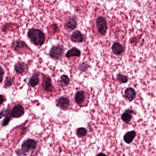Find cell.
Listing matches in <instances>:
<instances>
[{"label":"cell","mask_w":156,"mask_h":156,"mask_svg":"<svg viewBox=\"0 0 156 156\" xmlns=\"http://www.w3.org/2000/svg\"><path fill=\"white\" fill-rule=\"evenodd\" d=\"M28 36L32 43L37 46H41L45 43L44 33L38 29H31L28 32Z\"/></svg>","instance_id":"6da1fadb"},{"label":"cell","mask_w":156,"mask_h":156,"mask_svg":"<svg viewBox=\"0 0 156 156\" xmlns=\"http://www.w3.org/2000/svg\"><path fill=\"white\" fill-rule=\"evenodd\" d=\"M36 147V142L32 139H28L25 141L22 146L21 152L22 154H25L29 151L34 150Z\"/></svg>","instance_id":"7a4b0ae2"},{"label":"cell","mask_w":156,"mask_h":156,"mask_svg":"<svg viewBox=\"0 0 156 156\" xmlns=\"http://www.w3.org/2000/svg\"><path fill=\"white\" fill-rule=\"evenodd\" d=\"M96 24L99 32L101 35L103 36L107 30V24L106 20L103 17H99L96 21Z\"/></svg>","instance_id":"3957f363"},{"label":"cell","mask_w":156,"mask_h":156,"mask_svg":"<svg viewBox=\"0 0 156 156\" xmlns=\"http://www.w3.org/2000/svg\"><path fill=\"white\" fill-rule=\"evenodd\" d=\"M64 48L62 46L58 45L53 46L49 51V56L52 58L59 59L62 56L63 53Z\"/></svg>","instance_id":"277c9868"},{"label":"cell","mask_w":156,"mask_h":156,"mask_svg":"<svg viewBox=\"0 0 156 156\" xmlns=\"http://www.w3.org/2000/svg\"><path fill=\"white\" fill-rule=\"evenodd\" d=\"M24 109L20 104L15 105L12 110L11 115L14 118H19L23 115Z\"/></svg>","instance_id":"5b68a950"},{"label":"cell","mask_w":156,"mask_h":156,"mask_svg":"<svg viewBox=\"0 0 156 156\" xmlns=\"http://www.w3.org/2000/svg\"><path fill=\"white\" fill-rule=\"evenodd\" d=\"M57 104L59 107L63 110L68 109L70 105V101L67 98L62 97L59 98L57 101Z\"/></svg>","instance_id":"8992f818"},{"label":"cell","mask_w":156,"mask_h":156,"mask_svg":"<svg viewBox=\"0 0 156 156\" xmlns=\"http://www.w3.org/2000/svg\"><path fill=\"white\" fill-rule=\"evenodd\" d=\"M124 95L126 96V98L127 99L130 101L133 100L136 96V93L134 89L131 87L127 88L125 92H124Z\"/></svg>","instance_id":"52a82bcc"},{"label":"cell","mask_w":156,"mask_h":156,"mask_svg":"<svg viewBox=\"0 0 156 156\" xmlns=\"http://www.w3.org/2000/svg\"><path fill=\"white\" fill-rule=\"evenodd\" d=\"M134 111L131 110H127L124 112L121 115L122 120L124 122L127 123H128L131 118H132V114L134 113Z\"/></svg>","instance_id":"ba28073f"},{"label":"cell","mask_w":156,"mask_h":156,"mask_svg":"<svg viewBox=\"0 0 156 156\" xmlns=\"http://www.w3.org/2000/svg\"><path fill=\"white\" fill-rule=\"evenodd\" d=\"M71 39L72 41H74V42L80 43V42H83V37L80 31H76L72 34L71 37Z\"/></svg>","instance_id":"9c48e42d"},{"label":"cell","mask_w":156,"mask_h":156,"mask_svg":"<svg viewBox=\"0 0 156 156\" xmlns=\"http://www.w3.org/2000/svg\"><path fill=\"white\" fill-rule=\"evenodd\" d=\"M136 136V133L135 131H129V132H127L124 135V140L126 143L129 144L131 142H132V141L135 138Z\"/></svg>","instance_id":"30bf717a"},{"label":"cell","mask_w":156,"mask_h":156,"mask_svg":"<svg viewBox=\"0 0 156 156\" xmlns=\"http://www.w3.org/2000/svg\"><path fill=\"white\" fill-rule=\"evenodd\" d=\"M15 70L18 73H24L26 71V65L23 62H18L15 65Z\"/></svg>","instance_id":"8fae6325"},{"label":"cell","mask_w":156,"mask_h":156,"mask_svg":"<svg viewBox=\"0 0 156 156\" xmlns=\"http://www.w3.org/2000/svg\"><path fill=\"white\" fill-rule=\"evenodd\" d=\"M75 101L78 104H82L85 100V95L83 91H78L75 96Z\"/></svg>","instance_id":"7c38bea8"},{"label":"cell","mask_w":156,"mask_h":156,"mask_svg":"<svg viewBox=\"0 0 156 156\" xmlns=\"http://www.w3.org/2000/svg\"><path fill=\"white\" fill-rule=\"evenodd\" d=\"M113 51L116 55H120L123 52V47L122 46L118 43H114L113 46Z\"/></svg>","instance_id":"4fadbf2b"},{"label":"cell","mask_w":156,"mask_h":156,"mask_svg":"<svg viewBox=\"0 0 156 156\" xmlns=\"http://www.w3.org/2000/svg\"><path fill=\"white\" fill-rule=\"evenodd\" d=\"M81 55V52L78 49L74 47L69 50L66 53V56L69 58L73 56H79Z\"/></svg>","instance_id":"5bb4252c"},{"label":"cell","mask_w":156,"mask_h":156,"mask_svg":"<svg viewBox=\"0 0 156 156\" xmlns=\"http://www.w3.org/2000/svg\"><path fill=\"white\" fill-rule=\"evenodd\" d=\"M43 86L46 91L48 92L52 91V86L51 84V80L50 78L48 77L46 78L43 82Z\"/></svg>","instance_id":"9a60e30c"},{"label":"cell","mask_w":156,"mask_h":156,"mask_svg":"<svg viewBox=\"0 0 156 156\" xmlns=\"http://www.w3.org/2000/svg\"><path fill=\"white\" fill-rule=\"evenodd\" d=\"M39 82V77L38 75L35 74L30 78L29 83L31 86H35L38 84Z\"/></svg>","instance_id":"2e32d148"},{"label":"cell","mask_w":156,"mask_h":156,"mask_svg":"<svg viewBox=\"0 0 156 156\" xmlns=\"http://www.w3.org/2000/svg\"><path fill=\"white\" fill-rule=\"evenodd\" d=\"M77 25V22H76V20L75 19H71L69 21L67 22L66 24V27L67 29H70L71 30H73L74 29H75Z\"/></svg>","instance_id":"e0dca14e"},{"label":"cell","mask_w":156,"mask_h":156,"mask_svg":"<svg viewBox=\"0 0 156 156\" xmlns=\"http://www.w3.org/2000/svg\"><path fill=\"white\" fill-rule=\"evenodd\" d=\"M12 46L14 47L15 50L17 51H18L19 49H20V48H22V47L24 48H28L27 45H26L24 42L21 41H15L14 44H13L12 45Z\"/></svg>","instance_id":"ac0fdd59"},{"label":"cell","mask_w":156,"mask_h":156,"mask_svg":"<svg viewBox=\"0 0 156 156\" xmlns=\"http://www.w3.org/2000/svg\"><path fill=\"white\" fill-rule=\"evenodd\" d=\"M69 77L66 75H62V76L60 77V82L61 83V84L63 86H65L67 85L69 83Z\"/></svg>","instance_id":"d6986e66"},{"label":"cell","mask_w":156,"mask_h":156,"mask_svg":"<svg viewBox=\"0 0 156 156\" xmlns=\"http://www.w3.org/2000/svg\"><path fill=\"white\" fill-rule=\"evenodd\" d=\"M76 133L79 137H84L86 134V130L84 128H79L77 129Z\"/></svg>","instance_id":"ffe728a7"},{"label":"cell","mask_w":156,"mask_h":156,"mask_svg":"<svg viewBox=\"0 0 156 156\" xmlns=\"http://www.w3.org/2000/svg\"><path fill=\"white\" fill-rule=\"evenodd\" d=\"M117 78H118V81L122 83H126L127 82V77L123 75L120 74L118 75L117 76Z\"/></svg>","instance_id":"44dd1931"},{"label":"cell","mask_w":156,"mask_h":156,"mask_svg":"<svg viewBox=\"0 0 156 156\" xmlns=\"http://www.w3.org/2000/svg\"><path fill=\"white\" fill-rule=\"evenodd\" d=\"M10 120V116H9V115H6L5 119L2 121V125L3 126L7 125L8 124V123L9 122Z\"/></svg>","instance_id":"7402d4cb"},{"label":"cell","mask_w":156,"mask_h":156,"mask_svg":"<svg viewBox=\"0 0 156 156\" xmlns=\"http://www.w3.org/2000/svg\"><path fill=\"white\" fill-rule=\"evenodd\" d=\"M12 81L11 78L7 77L5 81V86H9L12 84Z\"/></svg>","instance_id":"603a6c76"},{"label":"cell","mask_w":156,"mask_h":156,"mask_svg":"<svg viewBox=\"0 0 156 156\" xmlns=\"http://www.w3.org/2000/svg\"><path fill=\"white\" fill-rule=\"evenodd\" d=\"M4 72L2 67L0 66V83L2 82L3 80V76H4Z\"/></svg>","instance_id":"cb8c5ba5"},{"label":"cell","mask_w":156,"mask_h":156,"mask_svg":"<svg viewBox=\"0 0 156 156\" xmlns=\"http://www.w3.org/2000/svg\"><path fill=\"white\" fill-rule=\"evenodd\" d=\"M4 98L2 95H0V105L2 104V103L4 101Z\"/></svg>","instance_id":"d4e9b609"},{"label":"cell","mask_w":156,"mask_h":156,"mask_svg":"<svg viewBox=\"0 0 156 156\" xmlns=\"http://www.w3.org/2000/svg\"><path fill=\"white\" fill-rule=\"evenodd\" d=\"M107 156L106 155H105V154H103V153H99V154H98V155H97V156Z\"/></svg>","instance_id":"484cf974"}]
</instances>
